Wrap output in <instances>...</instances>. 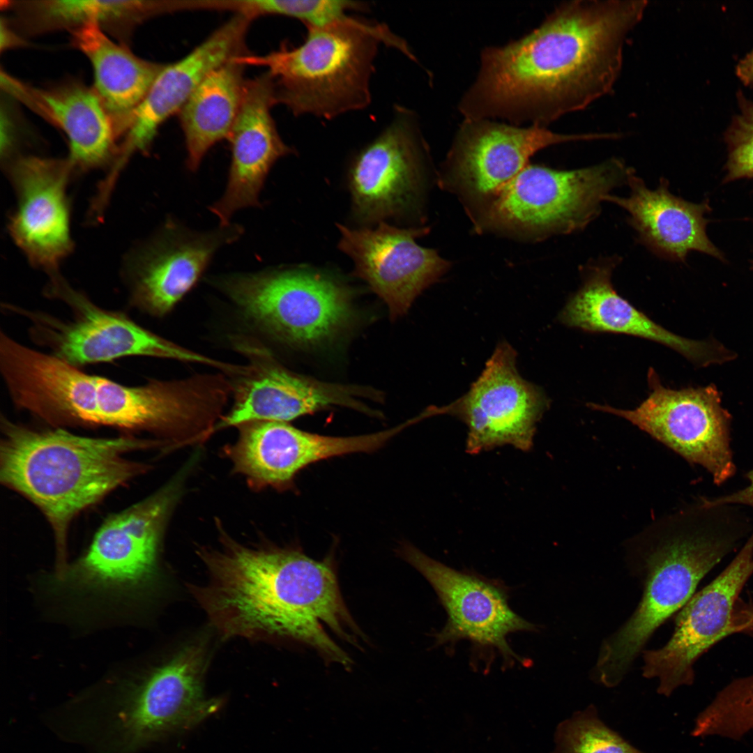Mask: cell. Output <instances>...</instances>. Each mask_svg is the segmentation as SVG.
<instances>
[{"instance_id": "23", "label": "cell", "mask_w": 753, "mask_h": 753, "mask_svg": "<svg viewBox=\"0 0 753 753\" xmlns=\"http://www.w3.org/2000/svg\"><path fill=\"white\" fill-rule=\"evenodd\" d=\"M276 104L267 73L247 81L242 104L228 137L231 160L227 186L210 211L227 226L238 211L260 206L259 195L274 164L293 150L281 139L271 109Z\"/></svg>"}, {"instance_id": "34", "label": "cell", "mask_w": 753, "mask_h": 753, "mask_svg": "<svg viewBox=\"0 0 753 753\" xmlns=\"http://www.w3.org/2000/svg\"><path fill=\"white\" fill-rule=\"evenodd\" d=\"M748 485L741 489L720 497L702 498L701 503L706 505H743L753 508V469L745 475Z\"/></svg>"}, {"instance_id": "4", "label": "cell", "mask_w": 753, "mask_h": 753, "mask_svg": "<svg viewBox=\"0 0 753 753\" xmlns=\"http://www.w3.org/2000/svg\"><path fill=\"white\" fill-rule=\"evenodd\" d=\"M727 508L700 503L682 527L646 554L641 600L602 641L593 680L607 687L618 685L657 628L683 608L701 580L749 533Z\"/></svg>"}, {"instance_id": "10", "label": "cell", "mask_w": 753, "mask_h": 753, "mask_svg": "<svg viewBox=\"0 0 753 753\" xmlns=\"http://www.w3.org/2000/svg\"><path fill=\"white\" fill-rule=\"evenodd\" d=\"M186 469L151 496L107 518L85 554L56 580L82 590L133 591L144 586L155 574L163 531Z\"/></svg>"}, {"instance_id": "11", "label": "cell", "mask_w": 753, "mask_h": 753, "mask_svg": "<svg viewBox=\"0 0 753 753\" xmlns=\"http://www.w3.org/2000/svg\"><path fill=\"white\" fill-rule=\"evenodd\" d=\"M648 397L636 409H618L588 403L594 410L625 418L711 476L716 485L736 471L731 447V416L722 406L715 385L673 390L664 387L653 369Z\"/></svg>"}, {"instance_id": "18", "label": "cell", "mask_w": 753, "mask_h": 753, "mask_svg": "<svg viewBox=\"0 0 753 753\" xmlns=\"http://www.w3.org/2000/svg\"><path fill=\"white\" fill-rule=\"evenodd\" d=\"M340 249L355 264V274L386 304L391 318L410 308L416 298L436 282L450 263L416 239L427 228L401 229L381 222L375 229L337 225Z\"/></svg>"}, {"instance_id": "8", "label": "cell", "mask_w": 753, "mask_h": 753, "mask_svg": "<svg viewBox=\"0 0 753 753\" xmlns=\"http://www.w3.org/2000/svg\"><path fill=\"white\" fill-rule=\"evenodd\" d=\"M45 293L72 310L73 320L8 305L27 318L34 342L77 367L123 357L149 356L207 365L208 356L186 349L142 327L124 313L105 310L71 287L58 273L50 275Z\"/></svg>"}, {"instance_id": "29", "label": "cell", "mask_w": 753, "mask_h": 753, "mask_svg": "<svg viewBox=\"0 0 753 753\" xmlns=\"http://www.w3.org/2000/svg\"><path fill=\"white\" fill-rule=\"evenodd\" d=\"M244 67L234 57L211 70L178 112L189 170L196 171L208 150L228 138L245 90Z\"/></svg>"}, {"instance_id": "30", "label": "cell", "mask_w": 753, "mask_h": 753, "mask_svg": "<svg viewBox=\"0 0 753 753\" xmlns=\"http://www.w3.org/2000/svg\"><path fill=\"white\" fill-rule=\"evenodd\" d=\"M12 6L31 31L61 29L71 31L84 24L96 22L105 31L107 29L120 35L162 7L154 1L97 0L16 1Z\"/></svg>"}, {"instance_id": "31", "label": "cell", "mask_w": 753, "mask_h": 753, "mask_svg": "<svg viewBox=\"0 0 753 753\" xmlns=\"http://www.w3.org/2000/svg\"><path fill=\"white\" fill-rule=\"evenodd\" d=\"M553 753H645L610 729L593 705L560 723Z\"/></svg>"}, {"instance_id": "14", "label": "cell", "mask_w": 753, "mask_h": 753, "mask_svg": "<svg viewBox=\"0 0 753 753\" xmlns=\"http://www.w3.org/2000/svg\"><path fill=\"white\" fill-rule=\"evenodd\" d=\"M206 647L191 644L153 669L122 701L114 727L118 750L131 753L171 734L189 730L216 713L222 699L204 693Z\"/></svg>"}, {"instance_id": "36", "label": "cell", "mask_w": 753, "mask_h": 753, "mask_svg": "<svg viewBox=\"0 0 753 753\" xmlns=\"http://www.w3.org/2000/svg\"><path fill=\"white\" fill-rule=\"evenodd\" d=\"M736 74L744 85H753V47L737 63Z\"/></svg>"}, {"instance_id": "26", "label": "cell", "mask_w": 753, "mask_h": 753, "mask_svg": "<svg viewBox=\"0 0 753 753\" xmlns=\"http://www.w3.org/2000/svg\"><path fill=\"white\" fill-rule=\"evenodd\" d=\"M631 190L628 197L608 195L604 201L625 209L629 222L639 240L649 250L664 259L685 262L688 253L697 251L726 261L724 253L709 239L705 214L711 211L708 199L695 204L677 197L669 190V183L660 180L655 190L648 188L632 172L628 181Z\"/></svg>"}, {"instance_id": "5", "label": "cell", "mask_w": 753, "mask_h": 753, "mask_svg": "<svg viewBox=\"0 0 753 753\" xmlns=\"http://www.w3.org/2000/svg\"><path fill=\"white\" fill-rule=\"evenodd\" d=\"M304 42L263 56L241 55L245 66L268 69L276 104L295 115L331 119L362 109L371 101L370 78L379 45L395 47L414 59L406 43L384 24L349 16L323 26H307Z\"/></svg>"}, {"instance_id": "33", "label": "cell", "mask_w": 753, "mask_h": 753, "mask_svg": "<svg viewBox=\"0 0 753 753\" xmlns=\"http://www.w3.org/2000/svg\"><path fill=\"white\" fill-rule=\"evenodd\" d=\"M736 98L740 111L724 133L728 150L724 183L753 178V101L741 90L737 91Z\"/></svg>"}, {"instance_id": "9", "label": "cell", "mask_w": 753, "mask_h": 753, "mask_svg": "<svg viewBox=\"0 0 753 753\" xmlns=\"http://www.w3.org/2000/svg\"><path fill=\"white\" fill-rule=\"evenodd\" d=\"M400 553L429 583L447 614L445 625L434 634L436 646L452 651L457 642L468 640L473 661L490 665L499 655L507 667L529 664L515 653L507 638L517 632H536L538 627L511 609L508 588L501 581L455 570L409 543L401 546Z\"/></svg>"}, {"instance_id": "24", "label": "cell", "mask_w": 753, "mask_h": 753, "mask_svg": "<svg viewBox=\"0 0 753 753\" xmlns=\"http://www.w3.org/2000/svg\"><path fill=\"white\" fill-rule=\"evenodd\" d=\"M417 128L409 113L401 109L356 158L349 186L354 211L363 220L398 215L413 202L420 163Z\"/></svg>"}, {"instance_id": "17", "label": "cell", "mask_w": 753, "mask_h": 753, "mask_svg": "<svg viewBox=\"0 0 753 753\" xmlns=\"http://www.w3.org/2000/svg\"><path fill=\"white\" fill-rule=\"evenodd\" d=\"M598 138H607V135H562L536 125L519 127L490 119H465L447 158L448 185L485 210L538 151L559 143Z\"/></svg>"}, {"instance_id": "12", "label": "cell", "mask_w": 753, "mask_h": 753, "mask_svg": "<svg viewBox=\"0 0 753 753\" xmlns=\"http://www.w3.org/2000/svg\"><path fill=\"white\" fill-rule=\"evenodd\" d=\"M235 349L247 360L230 374L234 396L229 411L215 430L254 420L287 422L334 406L347 407L372 417L381 413L363 399L379 400L375 390L356 386L326 383L291 372L282 365L260 342L234 337Z\"/></svg>"}, {"instance_id": "21", "label": "cell", "mask_w": 753, "mask_h": 753, "mask_svg": "<svg viewBox=\"0 0 753 753\" xmlns=\"http://www.w3.org/2000/svg\"><path fill=\"white\" fill-rule=\"evenodd\" d=\"M73 167L68 160L22 156L8 171L17 195L9 230L34 266L50 274L72 250L66 189Z\"/></svg>"}, {"instance_id": "20", "label": "cell", "mask_w": 753, "mask_h": 753, "mask_svg": "<svg viewBox=\"0 0 753 753\" xmlns=\"http://www.w3.org/2000/svg\"><path fill=\"white\" fill-rule=\"evenodd\" d=\"M239 436L228 449L236 473L255 487L284 489L305 466L328 458L372 452L388 441L384 431L333 436L310 433L287 422L254 420L238 426Z\"/></svg>"}, {"instance_id": "2", "label": "cell", "mask_w": 753, "mask_h": 753, "mask_svg": "<svg viewBox=\"0 0 753 753\" xmlns=\"http://www.w3.org/2000/svg\"><path fill=\"white\" fill-rule=\"evenodd\" d=\"M222 541L218 549L199 551L208 581L190 586L220 636L295 641L351 668V657L333 637L361 647L365 637L329 562L294 549Z\"/></svg>"}, {"instance_id": "15", "label": "cell", "mask_w": 753, "mask_h": 753, "mask_svg": "<svg viewBox=\"0 0 753 753\" xmlns=\"http://www.w3.org/2000/svg\"><path fill=\"white\" fill-rule=\"evenodd\" d=\"M752 575L753 531L724 570L678 612L668 642L643 651V676L658 679V694L669 697L679 687L693 683L697 660L729 636L733 607Z\"/></svg>"}, {"instance_id": "27", "label": "cell", "mask_w": 753, "mask_h": 753, "mask_svg": "<svg viewBox=\"0 0 753 753\" xmlns=\"http://www.w3.org/2000/svg\"><path fill=\"white\" fill-rule=\"evenodd\" d=\"M5 89L66 135L73 169L104 165L116 153L112 121L94 91L77 83L42 89L1 74Z\"/></svg>"}, {"instance_id": "16", "label": "cell", "mask_w": 753, "mask_h": 753, "mask_svg": "<svg viewBox=\"0 0 753 753\" xmlns=\"http://www.w3.org/2000/svg\"><path fill=\"white\" fill-rule=\"evenodd\" d=\"M243 231L230 224L199 232L168 219L128 257L124 275L130 304L153 317L166 315L198 282L216 252Z\"/></svg>"}, {"instance_id": "28", "label": "cell", "mask_w": 753, "mask_h": 753, "mask_svg": "<svg viewBox=\"0 0 753 753\" xmlns=\"http://www.w3.org/2000/svg\"><path fill=\"white\" fill-rule=\"evenodd\" d=\"M73 45L90 61L94 91L117 135L124 133L133 112L165 65L144 60L111 40L96 22L70 31Z\"/></svg>"}, {"instance_id": "22", "label": "cell", "mask_w": 753, "mask_h": 753, "mask_svg": "<svg viewBox=\"0 0 753 753\" xmlns=\"http://www.w3.org/2000/svg\"><path fill=\"white\" fill-rule=\"evenodd\" d=\"M252 18L238 13L188 54L165 65L130 116L112 172L119 175L132 155L146 153L160 126L178 113L204 78L213 69L244 55Z\"/></svg>"}, {"instance_id": "6", "label": "cell", "mask_w": 753, "mask_h": 753, "mask_svg": "<svg viewBox=\"0 0 753 753\" xmlns=\"http://www.w3.org/2000/svg\"><path fill=\"white\" fill-rule=\"evenodd\" d=\"M213 284L261 331L292 346H316L352 321L349 291L328 277L300 268L234 273Z\"/></svg>"}, {"instance_id": "38", "label": "cell", "mask_w": 753, "mask_h": 753, "mask_svg": "<svg viewBox=\"0 0 753 753\" xmlns=\"http://www.w3.org/2000/svg\"><path fill=\"white\" fill-rule=\"evenodd\" d=\"M751 268L753 269V261L751 262Z\"/></svg>"}, {"instance_id": "35", "label": "cell", "mask_w": 753, "mask_h": 753, "mask_svg": "<svg viewBox=\"0 0 753 753\" xmlns=\"http://www.w3.org/2000/svg\"><path fill=\"white\" fill-rule=\"evenodd\" d=\"M751 632H753V602H746L738 598L731 616L729 635Z\"/></svg>"}, {"instance_id": "3", "label": "cell", "mask_w": 753, "mask_h": 753, "mask_svg": "<svg viewBox=\"0 0 753 753\" xmlns=\"http://www.w3.org/2000/svg\"><path fill=\"white\" fill-rule=\"evenodd\" d=\"M0 480L35 504L56 539L58 571L66 567V539L73 519L107 494L149 469L129 459L160 440L133 436L94 438L61 427L37 429L1 419Z\"/></svg>"}, {"instance_id": "13", "label": "cell", "mask_w": 753, "mask_h": 753, "mask_svg": "<svg viewBox=\"0 0 753 753\" xmlns=\"http://www.w3.org/2000/svg\"><path fill=\"white\" fill-rule=\"evenodd\" d=\"M516 358L514 348L500 342L469 390L447 405L427 408L425 418L445 414L464 423L469 454L505 445L528 451L549 400L540 388L522 378Z\"/></svg>"}, {"instance_id": "19", "label": "cell", "mask_w": 753, "mask_h": 753, "mask_svg": "<svg viewBox=\"0 0 753 753\" xmlns=\"http://www.w3.org/2000/svg\"><path fill=\"white\" fill-rule=\"evenodd\" d=\"M0 370L17 407L54 427L97 426L96 375L0 333Z\"/></svg>"}, {"instance_id": "1", "label": "cell", "mask_w": 753, "mask_h": 753, "mask_svg": "<svg viewBox=\"0 0 753 753\" xmlns=\"http://www.w3.org/2000/svg\"><path fill=\"white\" fill-rule=\"evenodd\" d=\"M646 1H573L535 29L481 53L459 110L467 119H502L545 127L607 93L620 73L628 33Z\"/></svg>"}, {"instance_id": "7", "label": "cell", "mask_w": 753, "mask_h": 753, "mask_svg": "<svg viewBox=\"0 0 753 753\" xmlns=\"http://www.w3.org/2000/svg\"><path fill=\"white\" fill-rule=\"evenodd\" d=\"M633 170L619 159L573 170L528 165L484 211L482 223L541 239L584 229Z\"/></svg>"}, {"instance_id": "32", "label": "cell", "mask_w": 753, "mask_h": 753, "mask_svg": "<svg viewBox=\"0 0 753 753\" xmlns=\"http://www.w3.org/2000/svg\"><path fill=\"white\" fill-rule=\"evenodd\" d=\"M238 12L253 18L271 14L293 17L307 26H323L346 17L351 10H363V2L340 0H257L242 1Z\"/></svg>"}, {"instance_id": "37", "label": "cell", "mask_w": 753, "mask_h": 753, "mask_svg": "<svg viewBox=\"0 0 753 753\" xmlns=\"http://www.w3.org/2000/svg\"><path fill=\"white\" fill-rule=\"evenodd\" d=\"M22 43L19 39L7 26L6 23L1 20V50L3 51L14 45Z\"/></svg>"}, {"instance_id": "25", "label": "cell", "mask_w": 753, "mask_h": 753, "mask_svg": "<svg viewBox=\"0 0 753 753\" xmlns=\"http://www.w3.org/2000/svg\"><path fill=\"white\" fill-rule=\"evenodd\" d=\"M618 259L609 258L586 266L580 289L558 315L563 324L590 332H610L646 338L679 352L699 367L721 364L736 353L717 340L697 341L672 333L621 297L611 282Z\"/></svg>"}]
</instances>
